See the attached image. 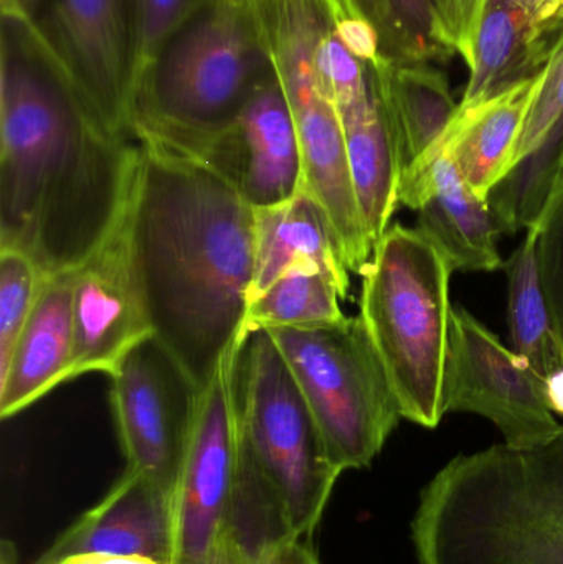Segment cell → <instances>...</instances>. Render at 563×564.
Returning <instances> with one entry per match:
<instances>
[{
  "label": "cell",
  "instance_id": "cell-1",
  "mask_svg": "<svg viewBox=\"0 0 563 564\" xmlns=\"http://www.w3.org/2000/svg\"><path fill=\"white\" fill-rule=\"evenodd\" d=\"M138 142L115 134L19 10L0 20V247L76 270L118 224Z\"/></svg>",
  "mask_w": 563,
  "mask_h": 564
},
{
  "label": "cell",
  "instance_id": "cell-2",
  "mask_svg": "<svg viewBox=\"0 0 563 564\" xmlns=\"http://www.w3.org/2000/svg\"><path fill=\"white\" fill-rule=\"evenodd\" d=\"M129 198L154 338L202 393L240 340L255 274V210L191 159L138 142Z\"/></svg>",
  "mask_w": 563,
  "mask_h": 564
},
{
  "label": "cell",
  "instance_id": "cell-3",
  "mask_svg": "<svg viewBox=\"0 0 563 564\" xmlns=\"http://www.w3.org/2000/svg\"><path fill=\"white\" fill-rule=\"evenodd\" d=\"M230 388L238 486L228 527L253 553L313 540L343 469L268 330L241 335Z\"/></svg>",
  "mask_w": 563,
  "mask_h": 564
},
{
  "label": "cell",
  "instance_id": "cell-4",
  "mask_svg": "<svg viewBox=\"0 0 563 564\" xmlns=\"http://www.w3.org/2000/svg\"><path fill=\"white\" fill-rule=\"evenodd\" d=\"M412 540L420 564H563V426L450 460L420 494Z\"/></svg>",
  "mask_w": 563,
  "mask_h": 564
},
{
  "label": "cell",
  "instance_id": "cell-5",
  "mask_svg": "<svg viewBox=\"0 0 563 564\" xmlns=\"http://www.w3.org/2000/svg\"><path fill=\"white\" fill-rule=\"evenodd\" d=\"M274 76L255 0H207L142 68L132 139L182 151L230 124Z\"/></svg>",
  "mask_w": 563,
  "mask_h": 564
},
{
  "label": "cell",
  "instance_id": "cell-6",
  "mask_svg": "<svg viewBox=\"0 0 563 564\" xmlns=\"http://www.w3.org/2000/svg\"><path fill=\"white\" fill-rule=\"evenodd\" d=\"M452 264L419 228L396 224L364 267L360 318L382 360L402 417L439 426L450 341Z\"/></svg>",
  "mask_w": 563,
  "mask_h": 564
},
{
  "label": "cell",
  "instance_id": "cell-7",
  "mask_svg": "<svg viewBox=\"0 0 563 564\" xmlns=\"http://www.w3.org/2000/svg\"><path fill=\"white\" fill-rule=\"evenodd\" d=\"M343 473L373 463L402 420L360 315L313 328H267Z\"/></svg>",
  "mask_w": 563,
  "mask_h": 564
},
{
  "label": "cell",
  "instance_id": "cell-8",
  "mask_svg": "<svg viewBox=\"0 0 563 564\" xmlns=\"http://www.w3.org/2000/svg\"><path fill=\"white\" fill-rule=\"evenodd\" d=\"M443 411L486 417L516 449L539 446L562 430L548 383L462 305L450 314Z\"/></svg>",
  "mask_w": 563,
  "mask_h": 564
},
{
  "label": "cell",
  "instance_id": "cell-9",
  "mask_svg": "<svg viewBox=\"0 0 563 564\" xmlns=\"http://www.w3.org/2000/svg\"><path fill=\"white\" fill-rule=\"evenodd\" d=\"M237 344L195 401L171 490V564H210L230 522L238 486L230 388Z\"/></svg>",
  "mask_w": 563,
  "mask_h": 564
},
{
  "label": "cell",
  "instance_id": "cell-10",
  "mask_svg": "<svg viewBox=\"0 0 563 564\" xmlns=\"http://www.w3.org/2000/svg\"><path fill=\"white\" fill-rule=\"evenodd\" d=\"M32 19L101 121L134 141L138 0H36Z\"/></svg>",
  "mask_w": 563,
  "mask_h": 564
},
{
  "label": "cell",
  "instance_id": "cell-11",
  "mask_svg": "<svg viewBox=\"0 0 563 564\" xmlns=\"http://www.w3.org/2000/svg\"><path fill=\"white\" fill-rule=\"evenodd\" d=\"M109 378L126 467L172 490L198 391L154 337L132 348Z\"/></svg>",
  "mask_w": 563,
  "mask_h": 564
},
{
  "label": "cell",
  "instance_id": "cell-12",
  "mask_svg": "<svg viewBox=\"0 0 563 564\" xmlns=\"http://www.w3.org/2000/svg\"><path fill=\"white\" fill-rule=\"evenodd\" d=\"M175 154L217 175L251 208L281 204L303 188L296 126L278 76L230 124Z\"/></svg>",
  "mask_w": 563,
  "mask_h": 564
},
{
  "label": "cell",
  "instance_id": "cell-13",
  "mask_svg": "<svg viewBox=\"0 0 563 564\" xmlns=\"http://www.w3.org/2000/svg\"><path fill=\"white\" fill-rule=\"evenodd\" d=\"M129 198L105 241L76 268L72 380L93 371L111 377L132 348L154 337L132 251Z\"/></svg>",
  "mask_w": 563,
  "mask_h": 564
},
{
  "label": "cell",
  "instance_id": "cell-14",
  "mask_svg": "<svg viewBox=\"0 0 563 564\" xmlns=\"http://www.w3.org/2000/svg\"><path fill=\"white\" fill-rule=\"evenodd\" d=\"M400 204L419 214V231L455 271L491 273L505 267L501 234L489 202L466 184L450 152L435 144L402 175Z\"/></svg>",
  "mask_w": 563,
  "mask_h": 564
},
{
  "label": "cell",
  "instance_id": "cell-15",
  "mask_svg": "<svg viewBox=\"0 0 563 564\" xmlns=\"http://www.w3.org/2000/svg\"><path fill=\"white\" fill-rule=\"evenodd\" d=\"M86 553L145 556L171 564V490L126 467L108 494L59 533L33 564Z\"/></svg>",
  "mask_w": 563,
  "mask_h": 564
},
{
  "label": "cell",
  "instance_id": "cell-16",
  "mask_svg": "<svg viewBox=\"0 0 563 564\" xmlns=\"http://www.w3.org/2000/svg\"><path fill=\"white\" fill-rule=\"evenodd\" d=\"M563 172V22L545 65L544 82L522 129L511 171L489 195L505 234L541 220Z\"/></svg>",
  "mask_w": 563,
  "mask_h": 564
},
{
  "label": "cell",
  "instance_id": "cell-17",
  "mask_svg": "<svg viewBox=\"0 0 563 564\" xmlns=\"http://www.w3.org/2000/svg\"><path fill=\"white\" fill-rule=\"evenodd\" d=\"M76 270L50 274L0 370V417L9 420L72 380L75 358Z\"/></svg>",
  "mask_w": 563,
  "mask_h": 564
},
{
  "label": "cell",
  "instance_id": "cell-18",
  "mask_svg": "<svg viewBox=\"0 0 563 564\" xmlns=\"http://www.w3.org/2000/svg\"><path fill=\"white\" fill-rule=\"evenodd\" d=\"M253 210L255 274L250 301L301 261L316 264L336 282L343 299H347L350 271L343 245L316 198L301 188L281 204Z\"/></svg>",
  "mask_w": 563,
  "mask_h": 564
},
{
  "label": "cell",
  "instance_id": "cell-19",
  "mask_svg": "<svg viewBox=\"0 0 563 564\" xmlns=\"http://www.w3.org/2000/svg\"><path fill=\"white\" fill-rule=\"evenodd\" d=\"M544 72L502 95L469 109H458L442 144L466 184L488 200L511 171L526 119L544 82Z\"/></svg>",
  "mask_w": 563,
  "mask_h": 564
},
{
  "label": "cell",
  "instance_id": "cell-20",
  "mask_svg": "<svg viewBox=\"0 0 563 564\" xmlns=\"http://www.w3.org/2000/svg\"><path fill=\"white\" fill-rule=\"evenodd\" d=\"M557 30L542 25L512 0H486L458 109L483 105L544 72Z\"/></svg>",
  "mask_w": 563,
  "mask_h": 564
},
{
  "label": "cell",
  "instance_id": "cell-21",
  "mask_svg": "<svg viewBox=\"0 0 563 564\" xmlns=\"http://www.w3.org/2000/svg\"><path fill=\"white\" fill-rule=\"evenodd\" d=\"M337 111L346 135L357 204L370 243L376 247L400 205L403 159L399 138L372 82L366 99Z\"/></svg>",
  "mask_w": 563,
  "mask_h": 564
},
{
  "label": "cell",
  "instance_id": "cell-22",
  "mask_svg": "<svg viewBox=\"0 0 563 564\" xmlns=\"http://www.w3.org/2000/svg\"><path fill=\"white\" fill-rule=\"evenodd\" d=\"M367 68L399 138L405 172L445 135L458 112V105L453 99L448 79L432 63L382 59Z\"/></svg>",
  "mask_w": 563,
  "mask_h": 564
},
{
  "label": "cell",
  "instance_id": "cell-23",
  "mask_svg": "<svg viewBox=\"0 0 563 564\" xmlns=\"http://www.w3.org/2000/svg\"><path fill=\"white\" fill-rule=\"evenodd\" d=\"M506 270L512 350L548 383L563 370V357L542 282L535 228L526 231L524 240L516 248Z\"/></svg>",
  "mask_w": 563,
  "mask_h": 564
},
{
  "label": "cell",
  "instance_id": "cell-24",
  "mask_svg": "<svg viewBox=\"0 0 563 564\" xmlns=\"http://www.w3.org/2000/svg\"><path fill=\"white\" fill-rule=\"evenodd\" d=\"M339 288L316 264L301 261L288 268L248 304L241 335L267 328H313L339 324Z\"/></svg>",
  "mask_w": 563,
  "mask_h": 564
},
{
  "label": "cell",
  "instance_id": "cell-25",
  "mask_svg": "<svg viewBox=\"0 0 563 564\" xmlns=\"http://www.w3.org/2000/svg\"><path fill=\"white\" fill-rule=\"evenodd\" d=\"M376 29L383 59L442 63L456 55L433 0H354Z\"/></svg>",
  "mask_w": 563,
  "mask_h": 564
},
{
  "label": "cell",
  "instance_id": "cell-26",
  "mask_svg": "<svg viewBox=\"0 0 563 564\" xmlns=\"http://www.w3.org/2000/svg\"><path fill=\"white\" fill-rule=\"evenodd\" d=\"M46 276L50 274L43 273L29 254L0 247V370L12 355Z\"/></svg>",
  "mask_w": 563,
  "mask_h": 564
},
{
  "label": "cell",
  "instance_id": "cell-27",
  "mask_svg": "<svg viewBox=\"0 0 563 564\" xmlns=\"http://www.w3.org/2000/svg\"><path fill=\"white\" fill-rule=\"evenodd\" d=\"M532 228L538 231L542 282L563 357V181L559 182L541 220Z\"/></svg>",
  "mask_w": 563,
  "mask_h": 564
},
{
  "label": "cell",
  "instance_id": "cell-28",
  "mask_svg": "<svg viewBox=\"0 0 563 564\" xmlns=\"http://www.w3.org/2000/svg\"><path fill=\"white\" fill-rule=\"evenodd\" d=\"M205 2L207 0H138L139 75L169 33Z\"/></svg>",
  "mask_w": 563,
  "mask_h": 564
},
{
  "label": "cell",
  "instance_id": "cell-29",
  "mask_svg": "<svg viewBox=\"0 0 563 564\" xmlns=\"http://www.w3.org/2000/svg\"><path fill=\"white\" fill-rule=\"evenodd\" d=\"M485 7L486 0H448L443 15L450 45L456 55L465 59L468 68L473 63V50Z\"/></svg>",
  "mask_w": 563,
  "mask_h": 564
},
{
  "label": "cell",
  "instance_id": "cell-30",
  "mask_svg": "<svg viewBox=\"0 0 563 564\" xmlns=\"http://www.w3.org/2000/svg\"><path fill=\"white\" fill-rule=\"evenodd\" d=\"M257 555L251 553L238 539L237 533L227 525L218 539L210 564H255Z\"/></svg>",
  "mask_w": 563,
  "mask_h": 564
},
{
  "label": "cell",
  "instance_id": "cell-31",
  "mask_svg": "<svg viewBox=\"0 0 563 564\" xmlns=\"http://www.w3.org/2000/svg\"><path fill=\"white\" fill-rule=\"evenodd\" d=\"M512 2L549 29L557 30L562 25L563 0H512Z\"/></svg>",
  "mask_w": 563,
  "mask_h": 564
},
{
  "label": "cell",
  "instance_id": "cell-32",
  "mask_svg": "<svg viewBox=\"0 0 563 564\" xmlns=\"http://www.w3.org/2000/svg\"><path fill=\"white\" fill-rule=\"evenodd\" d=\"M280 564H321L313 540H288L280 549Z\"/></svg>",
  "mask_w": 563,
  "mask_h": 564
},
{
  "label": "cell",
  "instance_id": "cell-33",
  "mask_svg": "<svg viewBox=\"0 0 563 564\" xmlns=\"http://www.w3.org/2000/svg\"><path fill=\"white\" fill-rule=\"evenodd\" d=\"M53 564H164L145 556L106 555V553H86L68 556Z\"/></svg>",
  "mask_w": 563,
  "mask_h": 564
},
{
  "label": "cell",
  "instance_id": "cell-34",
  "mask_svg": "<svg viewBox=\"0 0 563 564\" xmlns=\"http://www.w3.org/2000/svg\"><path fill=\"white\" fill-rule=\"evenodd\" d=\"M548 398L552 411L563 414V370L548 381Z\"/></svg>",
  "mask_w": 563,
  "mask_h": 564
},
{
  "label": "cell",
  "instance_id": "cell-35",
  "mask_svg": "<svg viewBox=\"0 0 563 564\" xmlns=\"http://www.w3.org/2000/svg\"><path fill=\"white\" fill-rule=\"evenodd\" d=\"M283 543H273V545L263 546V549L258 552L255 564H280V549Z\"/></svg>",
  "mask_w": 563,
  "mask_h": 564
},
{
  "label": "cell",
  "instance_id": "cell-36",
  "mask_svg": "<svg viewBox=\"0 0 563 564\" xmlns=\"http://www.w3.org/2000/svg\"><path fill=\"white\" fill-rule=\"evenodd\" d=\"M36 0H0V10H19L32 15Z\"/></svg>",
  "mask_w": 563,
  "mask_h": 564
},
{
  "label": "cell",
  "instance_id": "cell-37",
  "mask_svg": "<svg viewBox=\"0 0 563 564\" xmlns=\"http://www.w3.org/2000/svg\"><path fill=\"white\" fill-rule=\"evenodd\" d=\"M0 564H19L15 545L10 540L0 543Z\"/></svg>",
  "mask_w": 563,
  "mask_h": 564
},
{
  "label": "cell",
  "instance_id": "cell-38",
  "mask_svg": "<svg viewBox=\"0 0 563 564\" xmlns=\"http://www.w3.org/2000/svg\"><path fill=\"white\" fill-rule=\"evenodd\" d=\"M433 3H435L436 10H439L440 13V19H442L443 22V15H445L446 3H448V0H433Z\"/></svg>",
  "mask_w": 563,
  "mask_h": 564
},
{
  "label": "cell",
  "instance_id": "cell-39",
  "mask_svg": "<svg viewBox=\"0 0 563 564\" xmlns=\"http://www.w3.org/2000/svg\"><path fill=\"white\" fill-rule=\"evenodd\" d=\"M561 181H563V172H562V175H561Z\"/></svg>",
  "mask_w": 563,
  "mask_h": 564
}]
</instances>
